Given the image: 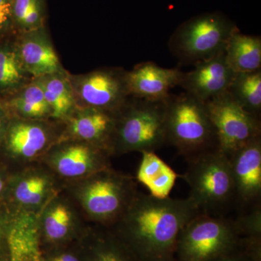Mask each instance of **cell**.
<instances>
[{
  "label": "cell",
  "instance_id": "obj_16",
  "mask_svg": "<svg viewBox=\"0 0 261 261\" xmlns=\"http://www.w3.org/2000/svg\"><path fill=\"white\" fill-rule=\"evenodd\" d=\"M195 65V69L184 73L179 84L187 94L205 102L228 92L235 73L226 61L225 51Z\"/></svg>",
  "mask_w": 261,
  "mask_h": 261
},
{
  "label": "cell",
  "instance_id": "obj_21",
  "mask_svg": "<svg viewBox=\"0 0 261 261\" xmlns=\"http://www.w3.org/2000/svg\"><path fill=\"white\" fill-rule=\"evenodd\" d=\"M68 73L65 70L38 78L55 121H65L78 108Z\"/></svg>",
  "mask_w": 261,
  "mask_h": 261
},
{
  "label": "cell",
  "instance_id": "obj_15",
  "mask_svg": "<svg viewBox=\"0 0 261 261\" xmlns=\"http://www.w3.org/2000/svg\"><path fill=\"white\" fill-rule=\"evenodd\" d=\"M118 112L78 107L63 121V138L75 139L92 144L106 149L113 156L111 147Z\"/></svg>",
  "mask_w": 261,
  "mask_h": 261
},
{
  "label": "cell",
  "instance_id": "obj_26",
  "mask_svg": "<svg viewBox=\"0 0 261 261\" xmlns=\"http://www.w3.org/2000/svg\"><path fill=\"white\" fill-rule=\"evenodd\" d=\"M13 13L16 34L45 25L44 0H13Z\"/></svg>",
  "mask_w": 261,
  "mask_h": 261
},
{
  "label": "cell",
  "instance_id": "obj_11",
  "mask_svg": "<svg viewBox=\"0 0 261 261\" xmlns=\"http://www.w3.org/2000/svg\"><path fill=\"white\" fill-rule=\"evenodd\" d=\"M205 104L219 149L228 157L261 136L260 118L245 111L228 92Z\"/></svg>",
  "mask_w": 261,
  "mask_h": 261
},
{
  "label": "cell",
  "instance_id": "obj_28",
  "mask_svg": "<svg viewBox=\"0 0 261 261\" xmlns=\"http://www.w3.org/2000/svg\"><path fill=\"white\" fill-rule=\"evenodd\" d=\"M234 220L243 238H261V206L239 214Z\"/></svg>",
  "mask_w": 261,
  "mask_h": 261
},
{
  "label": "cell",
  "instance_id": "obj_6",
  "mask_svg": "<svg viewBox=\"0 0 261 261\" xmlns=\"http://www.w3.org/2000/svg\"><path fill=\"white\" fill-rule=\"evenodd\" d=\"M243 237L234 219L200 212L182 228L175 261H209L238 246Z\"/></svg>",
  "mask_w": 261,
  "mask_h": 261
},
{
  "label": "cell",
  "instance_id": "obj_30",
  "mask_svg": "<svg viewBox=\"0 0 261 261\" xmlns=\"http://www.w3.org/2000/svg\"><path fill=\"white\" fill-rule=\"evenodd\" d=\"M15 34L13 0H0V38L11 37Z\"/></svg>",
  "mask_w": 261,
  "mask_h": 261
},
{
  "label": "cell",
  "instance_id": "obj_31",
  "mask_svg": "<svg viewBox=\"0 0 261 261\" xmlns=\"http://www.w3.org/2000/svg\"><path fill=\"white\" fill-rule=\"evenodd\" d=\"M2 211H0V259L9 255L8 243H7V231L9 225L10 216L4 205L2 203Z\"/></svg>",
  "mask_w": 261,
  "mask_h": 261
},
{
  "label": "cell",
  "instance_id": "obj_4",
  "mask_svg": "<svg viewBox=\"0 0 261 261\" xmlns=\"http://www.w3.org/2000/svg\"><path fill=\"white\" fill-rule=\"evenodd\" d=\"M166 129V142L187 161L219 149L216 130L205 102L190 94L168 98Z\"/></svg>",
  "mask_w": 261,
  "mask_h": 261
},
{
  "label": "cell",
  "instance_id": "obj_2",
  "mask_svg": "<svg viewBox=\"0 0 261 261\" xmlns=\"http://www.w3.org/2000/svg\"><path fill=\"white\" fill-rule=\"evenodd\" d=\"M63 190L89 224L107 228L121 219L139 192L132 176L112 167L64 184Z\"/></svg>",
  "mask_w": 261,
  "mask_h": 261
},
{
  "label": "cell",
  "instance_id": "obj_9",
  "mask_svg": "<svg viewBox=\"0 0 261 261\" xmlns=\"http://www.w3.org/2000/svg\"><path fill=\"white\" fill-rule=\"evenodd\" d=\"M63 122L11 116L0 152L15 165L13 172L39 162L47 151L63 138Z\"/></svg>",
  "mask_w": 261,
  "mask_h": 261
},
{
  "label": "cell",
  "instance_id": "obj_19",
  "mask_svg": "<svg viewBox=\"0 0 261 261\" xmlns=\"http://www.w3.org/2000/svg\"><path fill=\"white\" fill-rule=\"evenodd\" d=\"M80 245L82 261H140L112 230L104 226L89 225Z\"/></svg>",
  "mask_w": 261,
  "mask_h": 261
},
{
  "label": "cell",
  "instance_id": "obj_35",
  "mask_svg": "<svg viewBox=\"0 0 261 261\" xmlns=\"http://www.w3.org/2000/svg\"><path fill=\"white\" fill-rule=\"evenodd\" d=\"M27 261H34V260H27Z\"/></svg>",
  "mask_w": 261,
  "mask_h": 261
},
{
  "label": "cell",
  "instance_id": "obj_13",
  "mask_svg": "<svg viewBox=\"0 0 261 261\" xmlns=\"http://www.w3.org/2000/svg\"><path fill=\"white\" fill-rule=\"evenodd\" d=\"M126 74V70L118 68L68 73L77 106L118 112L130 98Z\"/></svg>",
  "mask_w": 261,
  "mask_h": 261
},
{
  "label": "cell",
  "instance_id": "obj_25",
  "mask_svg": "<svg viewBox=\"0 0 261 261\" xmlns=\"http://www.w3.org/2000/svg\"><path fill=\"white\" fill-rule=\"evenodd\" d=\"M227 92L245 111L260 118L261 70L235 73Z\"/></svg>",
  "mask_w": 261,
  "mask_h": 261
},
{
  "label": "cell",
  "instance_id": "obj_29",
  "mask_svg": "<svg viewBox=\"0 0 261 261\" xmlns=\"http://www.w3.org/2000/svg\"><path fill=\"white\" fill-rule=\"evenodd\" d=\"M80 240L66 246L42 252L40 261H82Z\"/></svg>",
  "mask_w": 261,
  "mask_h": 261
},
{
  "label": "cell",
  "instance_id": "obj_34",
  "mask_svg": "<svg viewBox=\"0 0 261 261\" xmlns=\"http://www.w3.org/2000/svg\"><path fill=\"white\" fill-rule=\"evenodd\" d=\"M0 261H10V255H7L3 258L0 259Z\"/></svg>",
  "mask_w": 261,
  "mask_h": 261
},
{
  "label": "cell",
  "instance_id": "obj_10",
  "mask_svg": "<svg viewBox=\"0 0 261 261\" xmlns=\"http://www.w3.org/2000/svg\"><path fill=\"white\" fill-rule=\"evenodd\" d=\"M113 156L106 149L75 139L62 138L39 162L49 168L63 185L112 167Z\"/></svg>",
  "mask_w": 261,
  "mask_h": 261
},
{
  "label": "cell",
  "instance_id": "obj_3",
  "mask_svg": "<svg viewBox=\"0 0 261 261\" xmlns=\"http://www.w3.org/2000/svg\"><path fill=\"white\" fill-rule=\"evenodd\" d=\"M167 99L151 101L130 97L118 113L111 147L113 157L133 152H155L167 143Z\"/></svg>",
  "mask_w": 261,
  "mask_h": 261
},
{
  "label": "cell",
  "instance_id": "obj_20",
  "mask_svg": "<svg viewBox=\"0 0 261 261\" xmlns=\"http://www.w3.org/2000/svg\"><path fill=\"white\" fill-rule=\"evenodd\" d=\"M142 157L137 171V180L159 199L169 197L178 176V173L154 152H142Z\"/></svg>",
  "mask_w": 261,
  "mask_h": 261
},
{
  "label": "cell",
  "instance_id": "obj_1",
  "mask_svg": "<svg viewBox=\"0 0 261 261\" xmlns=\"http://www.w3.org/2000/svg\"><path fill=\"white\" fill-rule=\"evenodd\" d=\"M200 212L190 197L159 199L139 192L109 228L140 261H175L182 228Z\"/></svg>",
  "mask_w": 261,
  "mask_h": 261
},
{
  "label": "cell",
  "instance_id": "obj_5",
  "mask_svg": "<svg viewBox=\"0 0 261 261\" xmlns=\"http://www.w3.org/2000/svg\"><path fill=\"white\" fill-rule=\"evenodd\" d=\"M182 178L190 186L189 197L199 211L226 216L234 207V188L229 159L219 149L188 161Z\"/></svg>",
  "mask_w": 261,
  "mask_h": 261
},
{
  "label": "cell",
  "instance_id": "obj_27",
  "mask_svg": "<svg viewBox=\"0 0 261 261\" xmlns=\"http://www.w3.org/2000/svg\"><path fill=\"white\" fill-rule=\"evenodd\" d=\"M209 261H261V238H243L232 250Z\"/></svg>",
  "mask_w": 261,
  "mask_h": 261
},
{
  "label": "cell",
  "instance_id": "obj_32",
  "mask_svg": "<svg viewBox=\"0 0 261 261\" xmlns=\"http://www.w3.org/2000/svg\"><path fill=\"white\" fill-rule=\"evenodd\" d=\"M10 118H11V116L8 110L0 103V147L3 143Z\"/></svg>",
  "mask_w": 261,
  "mask_h": 261
},
{
  "label": "cell",
  "instance_id": "obj_14",
  "mask_svg": "<svg viewBox=\"0 0 261 261\" xmlns=\"http://www.w3.org/2000/svg\"><path fill=\"white\" fill-rule=\"evenodd\" d=\"M240 214L261 206V136L228 157Z\"/></svg>",
  "mask_w": 261,
  "mask_h": 261
},
{
  "label": "cell",
  "instance_id": "obj_8",
  "mask_svg": "<svg viewBox=\"0 0 261 261\" xmlns=\"http://www.w3.org/2000/svg\"><path fill=\"white\" fill-rule=\"evenodd\" d=\"M63 185L42 163L10 173L3 204L10 218L37 221L43 208Z\"/></svg>",
  "mask_w": 261,
  "mask_h": 261
},
{
  "label": "cell",
  "instance_id": "obj_22",
  "mask_svg": "<svg viewBox=\"0 0 261 261\" xmlns=\"http://www.w3.org/2000/svg\"><path fill=\"white\" fill-rule=\"evenodd\" d=\"M0 103L11 116L29 120L51 119L50 109L38 78Z\"/></svg>",
  "mask_w": 261,
  "mask_h": 261
},
{
  "label": "cell",
  "instance_id": "obj_12",
  "mask_svg": "<svg viewBox=\"0 0 261 261\" xmlns=\"http://www.w3.org/2000/svg\"><path fill=\"white\" fill-rule=\"evenodd\" d=\"M89 225L80 207L63 187L38 218L41 253L78 242Z\"/></svg>",
  "mask_w": 261,
  "mask_h": 261
},
{
  "label": "cell",
  "instance_id": "obj_17",
  "mask_svg": "<svg viewBox=\"0 0 261 261\" xmlns=\"http://www.w3.org/2000/svg\"><path fill=\"white\" fill-rule=\"evenodd\" d=\"M15 44L24 68L33 78L66 70L63 68L47 27L15 35Z\"/></svg>",
  "mask_w": 261,
  "mask_h": 261
},
{
  "label": "cell",
  "instance_id": "obj_33",
  "mask_svg": "<svg viewBox=\"0 0 261 261\" xmlns=\"http://www.w3.org/2000/svg\"><path fill=\"white\" fill-rule=\"evenodd\" d=\"M4 168L0 166V201L2 202L4 198L5 190H6L10 175V172H8Z\"/></svg>",
  "mask_w": 261,
  "mask_h": 261
},
{
  "label": "cell",
  "instance_id": "obj_24",
  "mask_svg": "<svg viewBox=\"0 0 261 261\" xmlns=\"http://www.w3.org/2000/svg\"><path fill=\"white\" fill-rule=\"evenodd\" d=\"M225 56L234 73H249L261 70V39L256 36L232 34L225 49Z\"/></svg>",
  "mask_w": 261,
  "mask_h": 261
},
{
  "label": "cell",
  "instance_id": "obj_23",
  "mask_svg": "<svg viewBox=\"0 0 261 261\" xmlns=\"http://www.w3.org/2000/svg\"><path fill=\"white\" fill-rule=\"evenodd\" d=\"M34 78L24 68L15 44V36L0 39V97L16 93Z\"/></svg>",
  "mask_w": 261,
  "mask_h": 261
},
{
  "label": "cell",
  "instance_id": "obj_7",
  "mask_svg": "<svg viewBox=\"0 0 261 261\" xmlns=\"http://www.w3.org/2000/svg\"><path fill=\"white\" fill-rule=\"evenodd\" d=\"M238 30L236 24L219 12L203 13L181 24L170 39L169 47L180 61L196 64L224 53Z\"/></svg>",
  "mask_w": 261,
  "mask_h": 261
},
{
  "label": "cell",
  "instance_id": "obj_18",
  "mask_svg": "<svg viewBox=\"0 0 261 261\" xmlns=\"http://www.w3.org/2000/svg\"><path fill=\"white\" fill-rule=\"evenodd\" d=\"M183 74L178 68H162L152 62L140 63L126 71L128 94L147 100H166L170 90L179 86Z\"/></svg>",
  "mask_w": 261,
  "mask_h": 261
}]
</instances>
